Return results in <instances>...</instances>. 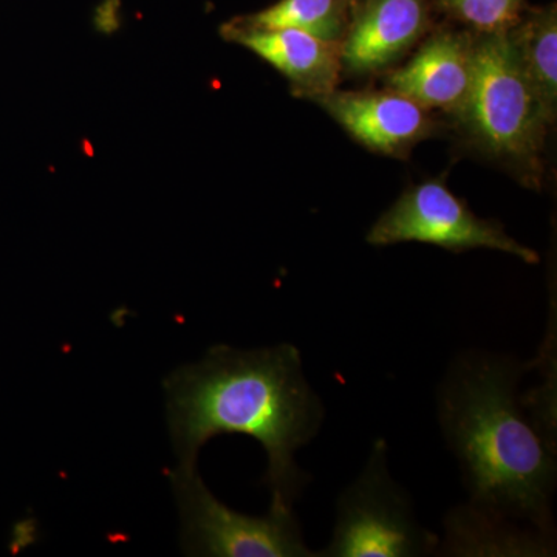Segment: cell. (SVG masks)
<instances>
[{
	"mask_svg": "<svg viewBox=\"0 0 557 557\" xmlns=\"http://www.w3.org/2000/svg\"><path fill=\"white\" fill-rule=\"evenodd\" d=\"M182 519V548L205 557H314L292 507L271 505L262 518L233 511L205 485L196 468L170 472Z\"/></svg>",
	"mask_w": 557,
	"mask_h": 557,
	"instance_id": "cell-5",
	"label": "cell"
},
{
	"mask_svg": "<svg viewBox=\"0 0 557 557\" xmlns=\"http://www.w3.org/2000/svg\"><path fill=\"white\" fill-rule=\"evenodd\" d=\"M474 35V75L456 116L465 138L523 186L541 189L549 121L528 81L509 32Z\"/></svg>",
	"mask_w": 557,
	"mask_h": 557,
	"instance_id": "cell-3",
	"label": "cell"
},
{
	"mask_svg": "<svg viewBox=\"0 0 557 557\" xmlns=\"http://www.w3.org/2000/svg\"><path fill=\"white\" fill-rule=\"evenodd\" d=\"M525 370L511 357L461 355L440 386V426L472 507L555 537L556 443L527 416L518 392Z\"/></svg>",
	"mask_w": 557,
	"mask_h": 557,
	"instance_id": "cell-2",
	"label": "cell"
},
{
	"mask_svg": "<svg viewBox=\"0 0 557 557\" xmlns=\"http://www.w3.org/2000/svg\"><path fill=\"white\" fill-rule=\"evenodd\" d=\"M520 65L525 72L549 124L557 115V9L556 3L527 9L509 30Z\"/></svg>",
	"mask_w": 557,
	"mask_h": 557,
	"instance_id": "cell-12",
	"label": "cell"
},
{
	"mask_svg": "<svg viewBox=\"0 0 557 557\" xmlns=\"http://www.w3.org/2000/svg\"><path fill=\"white\" fill-rule=\"evenodd\" d=\"M366 240L373 247L418 242L453 252L494 249L530 265L541 260L533 248L512 239L497 220L479 218L467 200L448 188L445 177L426 180L406 189L373 223Z\"/></svg>",
	"mask_w": 557,
	"mask_h": 557,
	"instance_id": "cell-6",
	"label": "cell"
},
{
	"mask_svg": "<svg viewBox=\"0 0 557 557\" xmlns=\"http://www.w3.org/2000/svg\"><path fill=\"white\" fill-rule=\"evenodd\" d=\"M553 542L555 537L536 530H519L511 520L468 505L450 512L443 555L549 556L555 549Z\"/></svg>",
	"mask_w": 557,
	"mask_h": 557,
	"instance_id": "cell-11",
	"label": "cell"
},
{
	"mask_svg": "<svg viewBox=\"0 0 557 557\" xmlns=\"http://www.w3.org/2000/svg\"><path fill=\"white\" fill-rule=\"evenodd\" d=\"M474 75V35L453 27L429 33L403 67L387 70V89L428 110L456 119L463 109Z\"/></svg>",
	"mask_w": 557,
	"mask_h": 557,
	"instance_id": "cell-9",
	"label": "cell"
},
{
	"mask_svg": "<svg viewBox=\"0 0 557 557\" xmlns=\"http://www.w3.org/2000/svg\"><path fill=\"white\" fill-rule=\"evenodd\" d=\"M223 32L284 75L298 97L314 101L338 89L343 76L339 44L293 28H255L236 21Z\"/></svg>",
	"mask_w": 557,
	"mask_h": 557,
	"instance_id": "cell-10",
	"label": "cell"
},
{
	"mask_svg": "<svg viewBox=\"0 0 557 557\" xmlns=\"http://www.w3.org/2000/svg\"><path fill=\"white\" fill-rule=\"evenodd\" d=\"M431 30V0H359L341 42L343 73H386Z\"/></svg>",
	"mask_w": 557,
	"mask_h": 557,
	"instance_id": "cell-8",
	"label": "cell"
},
{
	"mask_svg": "<svg viewBox=\"0 0 557 557\" xmlns=\"http://www.w3.org/2000/svg\"><path fill=\"white\" fill-rule=\"evenodd\" d=\"M355 3L359 2V0H354Z\"/></svg>",
	"mask_w": 557,
	"mask_h": 557,
	"instance_id": "cell-15",
	"label": "cell"
},
{
	"mask_svg": "<svg viewBox=\"0 0 557 557\" xmlns=\"http://www.w3.org/2000/svg\"><path fill=\"white\" fill-rule=\"evenodd\" d=\"M432 5L475 35L512 30L528 9L527 0H432Z\"/></svg>",
	"mask_w": 557,
	"mask_h": 557,
	"instance_id": "cell-14",
	"label": "cell"
},
{
	"mask_svg": "<svg viewBox=\"0 0 557 557\" xmlns=\"http://www.w3.org/2000/svg\"><path fill=\"white\" fill-rule=\"evenodd\" d=\"M164 391L178 467L196 468L200 449L215 435H248L269 458L263 483L271 505L293 508L310 482L296 463V450L317 437L325 417L298 348L215 346L200 362L175 369Z\"/></svg>",
	"mask_w": 557,
	"mask_h": 557,
	"instance_id": "cell-1",
	"label": "cell"
},
{
	"mask_svg": "<svg viewBox=\"0 0 557 557\" xmlns=\"http://www.w3.org/2000/svg\"><path fill=\"white\" fill-rule=\"evenodd\" d=\"M313 102L355 141L381 156L406 159L417 145L438 132L431 110L391 89H336Z\"/></svg>",
	"mask_w": 557,
	"mask_h": 557,
	"instance_id": "cell-7",
	"label": "cell"
},
{
	"mask_svg": "<svg viewBox=\"0 0 557 557\" xmlns=\"http://www.w3.org/2000/svg\"><path fill=\"white\" fill-rule=\"evenodd\" d=\"M354 5V0H278L236 22L255 28H293L341 46Z\"/></svg>",
	"mask_w": 557,
	"mask_h": 557,
	"instance_id": "cell-13",
	"label": "cell"
},
{
	"mask_svg": "<svg viewBox=\"0 0 557 557\" xmlns=\"http://www.w3.org/2000/svg\"><path fill=\"white\" fill-rule=\"evenodd\" d=\"M440 548L438 537L418 523L412 502L392 479L384 440L338 504V519L322 557H413Z\"/></svg>",
	"mask_w": 557,
	"mask_h": 557,
	"instance_id": "cell-4",
	"label": "cell"
}]
</instances>
